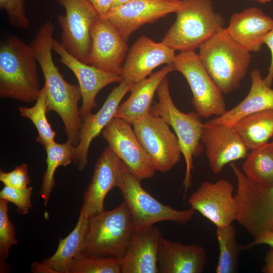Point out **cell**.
Here are the masks:
<instances>
[{
	"mask_svg": "<svg viewBox=\"0 0 273 273\" xmlns=\"http://www.w3.org/2000/svg\"><path fill=\"white\" fill-rule=\"evenodd\" d=\"M54 26L46 22L37 30L30 44L35 53L43 74L47 97V112L55 111L60 117L65 127L67 141L76 146L82 118L78 102L82 100L79 85L68 82L55 65L52 57Z\"/></svg>",
	"mask_w": 273,
	"mask_h": 273,
	"instance_id": "6da1fadb",
	"label": "cell"
},
{
	"mask_svg": "<svg viewBox=\"0 0 273 273\" xmlns=\"http://www.w3.org/2000/svg\"><path fill=\"white\" fill-rule=\"evenodd\" d=\"M34 50L18 37L7 35L0 43V97L29 103L40 89Z\"/></svg>",
	"mask_w": 273,
	"mask_h": 273,
	"instance_id": "7a4b0ae2",
	"label": "cell"
},
{
	"mask_svg": "<svg viewBox=\"0 0 273 273\" xmlns=\"http://www.w3.org/2000/svg\"><path fill=\"white\" fill-rule=\"evenodd\" d=\"M198 56L222 93L239 87L251 63V52L235 41L225 28L217 31L199 48Z\"/></svg>",
	"mask_w": 273,
	"mask_h": 273,
	"instance_id": "3957f363",
	"label": "cell"
},
{
	"mask_svg": "<svg viewBox=\"0 0 273 273\" xmlns=\"http://www.w3.org/2000/svg\"><path fill=\"white\" fill-rule=\"evenodd\" d=\"M181 1L175 20L161 42L180 52L194 51L224 27V21L210 0Z\"/></svg>",
	"mask_w": 273,
	"mask_h": 273,
	"instance_id": "277c9868",
	"label": "cell"
},
{
	"mask_svg": "<svg viewBox=\"0 0 273 273\" xmlns=\"http://www.w3.org/2000/svg\"><path fill=\"white\" fill-rule=\"evenodd\" d=\"M156 93L158 102L152 105L150 111L171 126L177 137L186 165L183 182L185 197L192 184L193 158L198 157L204 147L201 139L204 123L196 112L186 113L176 107L170 95L166 77L161 82Z\"/></svg>",
	"mask_w": 273,
	"mask_h": 273,
	"instance_id": "5b68a950",
	"label": "cell"
},
{
	"mask_svg": "<svg viewBox=\"0 0 273 273\" xmlns=\"http://www.w3.org/2000/svg\"><path fill=\"white\" fill-rule=\"evenodd\" d=\"M135 230L130 212L124 201L117 207L89 216L81 253L107 255L118 259L124 253Z\"/></svg>",
	"mask_w": 273,
	"mask_h": 273,
	"instance_id": "8992f818",
	"label": "cell"
},
{
	"mask_svg": "<svg viewBox=\"0 0 273 273\" xmlns=\"http://www.w3.org/2000/svg\"><path fill=\"white\" fill-rule=\"evenodd\" d=\"M230 166L237 180L236 221L254 240L273 234V185L254 184L234 162Z\"/></svg>",
	"mask_w": 273,
	"mask_h": 273,
	"instance_id": "52a82bcc",
	"label": "cell"
},
{
	"mask_svg": "<svg viewBox=\"0 0 273 273\" xmlns=\"http://www.w3.org/2000/svg\"><path fill=\"white\" fill-rule=\"evenodd\" d=\"M118 188L130 212L135 230L163 221L185 224L192 219L196 212L191 208L184 210L175 209L158 201L143 189L141 180L124 163Z\"/></svg>",
	"mask_w": 273,
	"mask_h": 273,
	"instance_id": "ba28073f",
	"label": "cell"
},
{
	"mask_svg": "<svg viewBox=\"0 0 273 273\" xmlns=\"http://www.w3.org/2000/svg\"><path fill=\"white\" fill-rule=\"evenodd\" d=\"M185 77L191 89L192 103L203 118L219 117L226 111L222 93L215 83L195 51L180 52L173 63Z\"/></svg>",
	"mask_w": 273,
	"mask_h": 273,
	"instance_id": "9c48e42d",
	"label": "cell"
},
{
	"mask_svg": "<svg viewBox=\"0 0 273 273\" xmlns=\"http://www.w3.org/2000/svg\"><path fill=\"white\" fill-rule=\"evenodd\" d=\"M131 125L156 171L167 172L179 161L178 140L162 118L150 111Z\"/></svg>",
	"mask_w": 273,
	"mask_h": 273,
	"instance_id": "30bf717a",
	"label": "cell"
},
{
	"mask_svg": "<svg viewBox=\"0 0 273 273\" xmlns=\"http://www.w3.org/2000/svg\"><path fill=\"white\" fill-rule=\"evenodd\" d=\"M65 10L57 19L61 29V42L70 54L88 64L90 31L101 17L88 0H56Z\"/></svg>",
	"mask_w": 273,
	"mask_h": 273,
	"instance_id": "8fae6325",
	"label": "cell"
},
{
	"mask_svg": "<svg viewBox=\"0 0 273 273\" xmlns=\"http://www.w3.org/2000/svg\"><path fill=\"white\" fill-rule=\"evenodd\" d=\"M131 124L114 117L102 133L108 147L139 180L153 177L155 169L139 141Z\"/></svg>",
	"mask_w": 273,
	"mask_h": 273,
	"instance_id": "7c38bea8",
	"label": "cell"
},
{
	"mask_svg": "<svg viewBox=\"0 0 273 273\" xmlns=\"http://www.w3.org/2000/svg\"><path fill=\"white\" fill-rule=\"evenodd\" d=\"M192 209L199 212L216 227L230 225L236 220L237 205L234 186L228 180L203 182L188 199Z\"/></svg>",
	"mask_w": 273,
	"mask_h": 273,
	"instance_id": "4fadbf2b",
	"label": "cell"
},
{
	"mask_svg": "<svg viewBox=\"0 0 273 273\" xmlns=\"http://www.w3.org/2000/svg\"><path fill=\"white\" fill-rule=\"evenodd\" d=\"M181 3V0H131L112 7L103 17L114 26L127 42L130 36L143 25L175 13Z\"/></svg>",
	"mask_w": 273,
	"mask_h": 273,
	"instance_id": "5bb4252c",
	"label": "cell"
},
{
	"mask_svg": "<svg viewBox=\"0 0 273 273\" xmlns=\"http://www.w3.org/2000/svg\"><path fill=\"white\" fill-rule=\"evenodd\" d=\"M52 48L60 56V62L73 73L78 81L82 96V104L79 108L82 118L92 113L93 108L97 107L96 97L101 89L112 83L120 82L122 80L120 75L101 70L80 61L54 38Z\"/></svg>",
	"mask_w": 273,
	"mask_h": 273,
	"instance_id": "9a60e30c",
	"label": "cell"
},
{
	"mask_svg": "<svg viewBox=\"0 0 273 273\" xmlns=\"http://www.w3.org/2000/svg\"><path fill=\"white\" fill-rule=\"evenodd\" d=\"M127 42L105 18L100 17L90 31L88 64L101 70L121 75Z\"/></svg>",
	"mask_w": 273,
	"mask_h": 273,
	"instance_id": "2e32d148",
	"label": "cell"
},
{
	"mask_svg": "<svg viewBox=\"0 0 273 273\" xmlns=\"http://www.w3.org/2000/svg\"><path fill=\"white\" fill-rule=\"evenodd\" d=\"M201 142L214 174H219L228 163L245 158L248 149L233 125L204 123Z\"/></svg>",
	"mask_w": 273,
	"mask_h": 273,
	"instance_id": "e0dca14e",
	"label": "cell"
},
{
	"mask_svg": "<svg viewBox=\"0 0 273 273\" xmlns=\"http://www.w3.org/2000/svg\"><path fill=\"white\" fill-rule=\"evenodd\" d=\"M175 50L141 36L131 46L122 66V80L134 84L150 76L154 69L173 63Z\"/></svg>",
	"mask_w": 273,
	"mask_h": 273,
	"instance_id": "ac0fdd59",
	"label": "cell"
},
{
	"mask_svg": "<svg viewBox=\"0 0 273 273\" xmlns=\"http://www.w3.org/2000/svg\"><path fill=\"white\" fill-rule=\"evenodd\" d=\"M132 85L122 80L118 85L112 89L97 112L90 113L82 118L74 160L79 170H83L87 164L88 151L92 141L114 117L121 101Z\"/></svg>",
	"mask_w": 273,
	"mask_h": 273,
	"instance_id": "d6986e66",
	"label": "cell"
},
{
	"mask_svg": "<svg viewBox=\"0 0 273 273\" xmlns=\"http://www.w3.org/2000/svg\"><path fill=\"white\" fill-rule=\"evenodd\" d=\"M161 231L153 225L136 229L119 259L121 273H158Z\"/></svg>",
	"mask_w": 273,
	"mask_h": 273,
	"instance_id": "ffe728a7",
	"label": "cell"
},
{
	"mask_svg": "<svg viewBox=\"0 0 273 273\" xmlns=\"http://www.w3.org/2000/svg\"><path fill=\"white\" fill-rule=\"evenodd\" d=\"M123 163L108 146L96 163L93 174L83 197L82 207L89 216L104 210V200L109 192L118 187Z\"/></svg>",
	"mask_w": 273,
	"mask_h": 273,
	"instance_id": "44dd1931",
	"label": "cell"
},
{
	"mask_svg": "<svg viewBox=\"0 0 273 273\" xmlns=\"http://www.w3.org/2000/svg\"><path fill=\"white\" fill-rule=\"evenodd\" d=\"M272 27L273 19L252 7L233 14L225 29L232 38L250 52H258Z\"/></svg>",
	"mask_w": 273,
	"mask_h": 273,
	"instance_id": "7402d4cb",
	"label": "cell"
},
{
	"mask_svg": "<svg viewBox=\"0 0 273 273\" xmlns=\"http://www.w3.org/2000/svg\"><path fill=\"white\" fill-rule=\"evenodd\" d=\"M89 215L81 207L77 223L65 238L59 239L55 253L41 262H33L31 269L34 273H69L75 257L82 251L89 225Z\"/></svg>",
	"mask_w": 273,
	"mask_h": 273,
	"instance_id": "603a6c76",
	"label": "cell"
},
{
	"mask_svg": "<svg viewBox=\"0 0 273 273\" xmlns=\"http://www.w3.org/2000/svg\"><path fill=\"white\" fill-rule=\"evenodd\" d=\"M207 261L205 248L199 244L185 245L162 238L158 265L159 272L201 273Z\"/></svg>",
	"mask_w": 273,
	"mask_h": 273,
	"instance_id": "cb8c5ba5",
	"label": "cell"
},
{
	"mask_svg": "<svg viewBox=\"0 0 273 273\" xmlns=\"http://www.w3.org/2000/svg\"><path fill=\"white\" fill-rule=\"evenodd\" d=\"M173 64L166 65L159 71L133 84L129 98L118 107L114 117L132 124L148 114L152 106L155 93L162 80L174 71Z\"/></svg>",
	"mask_w": 273,
	"mask_h": 273,
	"instance_id": "d4e9b609",
	"label": "cell"
},
{
	"mask_svg": "<svg viewBox=\"0 0 273 273\" xmlns=\"http://www.w3.org/2000/svg\"><path fill=\"white\" fill-rule=\"evenodd\" d=\"M251 84L246 97L236 106L222 115L207 121L209 124H225L233 125L240 119L262 111L273 109V89L267 85L258 69L250 73Z\"/></svg>",
	"mask_w": 273,
	"mask_h": 273,
	"instance_id": "484cf974",
	"label": "cell"
},
{
	"mask_svg": "<svg viewBox=\"0 0 273 273\" xmlns=\"http://www.w3.org/2000/svg\"><path fill=\"white\" fill-rule=\"evenodd\" d=\"M233 126L248 150L258 148L273 138V109L246 115Z\"/></svg>",
	"mask_w": 273,
	"mask_h": 273,
	"instance_id": "4316f807",
	"label": "cell"
},
{
	"mask_svg": "<svg viewBox=\"0 0 273 273\" xmlns=\"http://www.w3.org/2000/svg\"><path fill=\"white\" fill-rule=\"evenodd\" d=\"M46 151L47 168L44 172L40 195L47 207L52 191L55 186V173L60 166H67L74 160L75 146L68 141L63 144L55 141L44 148Z\"/></svg>",
	"mask_w": 273,
	"mask_h": 273,
	"instance_id": "83f0119b",
	"label": "cell"
},
{
	"mask_svg": "<svg viewBox=\"0 0 273 273\" xmlns=\"http://www.w3.org/2000/svg\"><path fill=\"white\" fill-rule=\"evenodd\" d=\"M243 172L254 184L273 185V143L251 150L243 165Z\"/></svg>",
	"mask_w": 273,
	"mask_h": 273,
	"instance_id": "f1b7e54d",
	"label": "cell"
},
{
	"mask_svg": "<svg viewBox=\"0 0 273 273\" xmlns=\"http://www.w3.org/2000/svg\"><path fill=\"white\" fill-rule=\"evenodd\" d=\"M216 235L219 246L216 273H235L238 271L240 246L236 241L235 225L216 227Z\"/></svg>",
	"mask_w": 273,
	"mask_h": 273,
	"instance_id": "f546056e",
	"label": "cell"
},
{
	"mask_svg": "<svg viewBox=\"0 0 273 273\" xmlns=\"http://www.w3.org/2000/svg\"><path fill=\"white\" fill-rule=\"evenodd\" d=\"M47 97L46 86L41 88L35 104L31 107L21 106L19 108L22 117L29 119L35 127L38 135L36 141L44 148L55 141L56 132L47 118Z\"/></svg>",
	"mask_w": 273,
	"mask_h": 273,
	"instance_id": "4dcf8cb0",
	"label": "cell"
},
{
	"mask_svg": "<svg viewBox=\"0 0 273 273\" xmlns=\"http://www.w3.org/2000/svg\"><path fill=\"white\" fill-rule=\"evenodd\" d=\"M69 273H121L118 258L86 255L82 253L74 259Z\"/></svg>",
	"mask_w": 273,
	"mask_h": 273,
	"instance_id": "1f68e13d",
	"label": "cell"
},
{
	"mask_svg": "<svg viewBox=\"0 0 273 273\" xmlns=\"http://www.w3.org/2000/svg\"><path fill=\"white\" fill-rule=\"evenodd\" d=\"M8 202L0 199V271L5 272L9 267L7 266V259L9 250L18 244L14 224L8 216Z\"/></svg>",
	"mask_w": 273,
	"mask_h": 273,
	"instance_id": "d6a6232c",
	"label": "cell"
},
{
	"mask_svg": "<svg viewBox=\"0 0 273 273\" xmlns=\"http://www.w3.org/2000/svg\"><path fill=\"white\" fill-rule=\"evenodd\" d=\"M0 9L6 12L7 21L12 26L19 29H27L30 27L24 0H0Z\"/></svg>",
	"mask_w": 273,
	"mask_h": 273,
	"instance_id": "836d02e7",
	"label": "cell"
},
{
	"mask_svg": "<svg viewBox=\"0 0 273 273\" xmlns=\"http://www.w3.org/2000/svg\"><path fill=\"white\" fill-rule=\"evenodd\" d=\"M32 188H18L5 186L0 191V199L14 204L17 210L22 214H27L32 207L31 198Z\"/></svg>",
	"mask_w": 273,
	"mask_h": 273,
	"instance_id": "e575fe53",
	"label": "cell"
},
{
	"mask_svg": "<svg viewBox=\"0 0 273 273\" xmlns=\"http://www.w3.org/2000/svg\"><path fill=\"white\" fill-rule=\"evenodd\" d=\"M0 180L4 186L14 188H24L30 183L28 165L22 163L16 166L10 172L0 170Z\"/></svg>",
	"mask_w": 273,
	"mask_h": 273,
	"instance_id": "d590c367",
	"label": "cell"
},
{
	"mask_svg": "<svg viewBox=\"0 0 273 273\" xmlns=\"http://www.w3.org/2000/svg\"><path fill=\"white\" fill-rule=\"evenodd\" d=\"M264 44L268 47L271 55V60L268 72L264 78V80L267 85L271 87L273 83V27L266 36Z\"/></svg>",
	"mask_w": 273,
	"mask_h": 273,
	"instance_id": "8d00e7d4",
	"label": "cell"
},
{
	"mask_svg": "<svg viewBox=\"0 0 273 273\" xmlns=\"http://www.w3.org/2000/svg\"><path fill=\"white\" fill-rule=\"evenodd\" d=\"M101 17H104L113 7L114 0H88Z\"/></svg>",
	"mask_w": 273,
	"mask_h": 273,
	"instance_id": "74e56055",
	"label": "cell"
},
{
	"mask_svg": "<svg viewBox=\"0 0 273 273\" xmlns=\"http://www.w3.org/2000/svg\"><path fill=\"white\" fill-rule=\"evenodd\" d=\"M265 244L273 248V234L262 236L245 245L240 246V250L250 249L255 246Z\"/></svg>",
	"mask_w": 273,
	"mask_h": 273,
	"instance_id": "f35d334b",
	"label": "cell"
},
{
	"mask_svg": "<svg viewBox=\"0 0 273 273\" xmlns=\"http://www.w3.org/2000/svg\"><path fill=\"white\" fill-rule=\"evenodd\" d=\"M265 264L262 266L261 271L263 273H273V248L267 251L264 257Z\"/></svg>",
	"mask_w": 273,
	"mask_h": 273,
	"instance_id": "ab89813d",
	"label": "cell"
},
{
	"mask_svg": "<svg viewBox=\"0 0 273 273\" xmlns=\"http://www.w3.org/2000/svg\"><path fill=\"white\" fill-rule=\"evenodd\" d=\"M130 1L131 0H114L113 7L122 5Z\"/></svg>",
	"mask_w": 273,
	"mask_h": 273,
	"instance_id": "60d3db41",
	"label": "cell"
},
{
	"mask_svg": "<svg viewBox=\"0 0 273 273\" xmlns=\"http://www.w3.org/2000/svg\"><path fill=\"white\" fill-rule=\"evenodd\" d=\"M257 1L261 4H265L270 2L271 0H254Z\"/></svg>",
	"mask_w": 273,
	"mask_h": 273,
	"instance_id": "b9f144b4",
	"label": "cell"
},
{
	"mask_svg": "<svg viewBox=\"0 0 273 273\" xmlns=\"http://www.w3.org/2000/svg\"><path fill=\"white\" fill-rule=\"evenodd\" d=\"M271 142L273 143V138H272V140Z\"/></svg>",
	"mask_w": 273,
	"mask_h": 273,
	"instance_id": "7bdbcfd3",
	"label": "cell"
}]
</instances>
